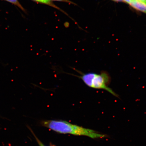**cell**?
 I'll list each match as a JSON object with an SVG mask.
<instances>
[{"label":"cell","mask_w":146,"mask_h":146,"mask_svg":"<svg viewBox=\"0 0 146 146\" xmlns=\"http://www.w3.org/2000/svg\"><path fill=\"white\" fill-rule=\"evenodd\" d=\"M129 4L136 10L146 13V2H145L138 0H132Z\"/></svg>","instance_id":"obj_3"},{"label":"cell","mask_w":146,"mask_h":146,"mask_svg":"<svg viewBox=\"0 0 146 146\" xmlns=\"http://www.w3.org/2000/svg\"><path fill=\"white\" fill-rule=\"evenodd\" d=\"M138 1H143L145 2H146V0H138Z\"/></svg>","instance_id":"obj_10"},{"label":"cell","mask_w":146,"mask_h":146,"mask_svg":"<svg viewBox=\"0 0 146 146\" xmlns=\"http://www.w3.org/2000/svg\"><path fill=\"white\" fill-rule=\"evenodd\" d=\"M38 143H39L40 146H46L44 145H43L42 143H41V142L39 141V140H38Z\"/></svg>","instance_id":"obj_8"},{"label":"cell","mask_w":146,"mask_h":146,"mask_svg":"<svg viewBox=\"0 0 146 146\" xmlns=\"http://www.w3.org/2000/svg\"><path fill=\"white\" fill-rule=\"evenodd\" d=\"M5 1H8V2L12 3V4L16 5V6H17L18 8L21 9L22 10H23V12H26L25 8H24L22 5L19 3L18 0H5Z\"/></svg>","instance_id":"obj_5"},{"label":"cell","mask_w":146,"mask_h":146,"mask_svg":"<svg viewBox=\"0 0 146 146\" xmlns=\"http://www.w3.org/2000/svg\"><path fill=\"white\" fill-rule=\"evenodd\" d=\"M123 2H125L126 3L129 4L131 2V1H132V0H123Z\"/></svg>","instance_id":"obj_7"},{"label":"cell","mask_w":146,"mask_h":146,"mask_svg":"<svg viewBox=\"0 0 146 146\" xmlns=\"http://www.w3.org/2000/svg\"><path fill=\"white\" fill-rule=\"evenodd\" d=\"M50 1H60V2H65L67 3H69V4L74 5H76V3H74L73 2L69 1V0H49Z\"/></svg>","instance_id":"obj_6"},{"label":"cell","mask_w":146,"mask_h":146,"mask_svg":"<svg viewBox=\"0 0 146 146\" xmlns=\"http://www.w3.org/2000/svg\"><path fill=\"white\" fill-rule=\"evenodd\" d=\"M112 1L116 2H123V0H112Z\"/></svg>","instance_id":"obj_9"},{"label":"cell","mask_w":146,"mask_h":146,"mask_svg":"<svg viewBox=\"0 0 146 146\" xmlns=\"http://www.w3.org/2000/svg\"><path fill=\"white\" fill-rule=\"evenodd\" d=\"M76 70L79 74V75L76 76L81 79L87 86L95 89L104 90L113 96L118 97V95L108 87L111 81L110 76L108 73L106 72H102L100 74L93 72L84 73Z\"/></svg>","instance_id":"obj_2"},{"label":"cell","mask_w":146,"mask_h":146,"mask_svg":"<svg viewBox=\"0 0 146 146\" xmlns=\"http://www.w3.org/2000/svg\"><path fill=\"white\" fill-rule=\"evenodd\" d=\"M32 1H35L36 2L42 3V4L48 5L49 6L53 7V8L58 9V10L61 11L63 12V13L66 14V15H68L62 9L56 6V5H55L52 1H49V0H32Z\"/></svg>","instance_id":"obj_4"},{"label":"cell","mask_w":146,"mask_h":146,"mask_svg":"<svg viewBox=\"0 0 146 146\" xmlns=\"http://www.w3.org/2000/svg\"><path fill=\"white\" fill-rule=\"evenodd\" d=\"M42 125L60 134L86 136L93 139L104 138L106 136L105 135L100 134L92 129L85 128L64 120H45L42 122Z\"/></svg>","instance_id":"obj_1"}]
</instances>
